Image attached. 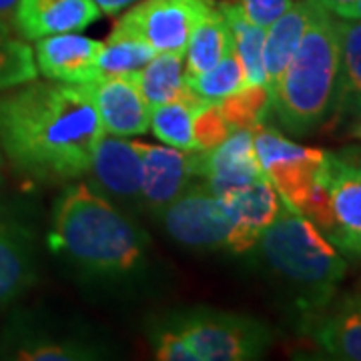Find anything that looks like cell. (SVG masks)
<instances>
[{
	"instance_id": "4dcf8cb0",
	"label": "cell",
	"mask_w": 361,
	"mask_h": 361,
	"mask_svg": "<svg viewBox=\"0 0 361 361\" xmlns=\"http://www.w3.org/2000/svg\"><path fill=\"white\" fill-rule=\"evenodd\" d=\"M295 0H237L245 18L259 28L271 26L283 13L293 6Z\"/></svg>"
},
{
	"instance_id": "d590c367",
	"label": "cell",
	"mask_w": 361,
	"mask_h": 361,
	"mask_svg": "<svg viewBox=\"0 0 361 361\" xmlns=\"http://www.w3.org/2000/svg\"><path fill=\"white\" fill-rule=\"evenodd\" d=\"M4 197H6V180H4L2 167H0V215H4Z\"/></svg>"
},
{
	"instance_id": "3957f363",
	"label": "cell",
	"mask_w": 361,
	"mask_h": 361,
	"mask_svg": "<svg viewBox=\"0 0 361 361\" xmlns=\"http://www.w3.org/2000/svg\"><path fill=\"white\" fill-rule=\"evenodd\" d=\"M255 247L271 275L293 293L305 315L334 301L348 271V263L329 239L285 201Z\"/></svg>"
},
{
	"instance_id": "ba28073f",
	"label": "cell",
	"mask_w": 361,
	"mask_h": 361,
	"mask_svg": "<svg viewBox=\"0 0 361 361\" xmlns=\"http://www.w3.org/2000/svg\"><path fill=\"white\" fill-rule=\"evenodd\" d=\"M161 223L179 245L213 251L227 245L229 219L205 180H191L161 213Z\"/></svg>"
},
{
	"instance_id": "2e32d148",
	"label": "cell",
	"mask_w": 361,
	"mask_h": 361,
	"mask_svg": "<svg viewBox=\"0 0 361 361\" xmlns=\"http://www.w3.org/2000/svg\"><path fill=\"white\" fill-rule=\"evenodd\" d=\"M103 11L94 0H18L13 28L25 40L78 32L97 23Z\"/></svg>"
},
{
	"instance_id": "ac0fdd59",
	"label": "cell",
	"mask_w": 361,
	"mask_h": 361,
	"mask_svg": "<svg viewBox=\"0 0 361 361\" xmlns=\"http://www.w3.org/2000/svg\"><path fill=\"white\" fill-rule=\"evenodd\" d=\"M37 277L35 237L6 213L0 215V311L25 293Z\"/></svg>"
},
{
	"instance_id": "277c9868",
	"label": "cell",
	"mask_w": 361,
	"mask_h": 361,
	"mask_svg": "<svg viewBox=\"0 0 361 361\" xmlns=\"http://www.w3.org/2000/svg\"><path fill=\"white\" fill-rule=\"evenodd\" d=\"M339 77L336 16L317 2L291 63L271 90V109L293 135H310L334 113Z\"/></svg>"
},
{
	"instance_id": "5b68a950",
	"label": "cell",
	"mask_w": 361,
	"mask_h": 361,
	"mask_svg": "<svg viewBox=\"0 0 361 361\" xmlns=\"http://www.w3.org/2000/svg\"><path fill=\"white\" fill-rule=\"evenodd\" d=\"M167 323L187 341L197 361L259 360L271 345L269 327L239 313L193 310Z\"/></svg>"
},
{
	"instance_id": "83f0119b",
	"label": "cell",
	"mask_w": 361,
	"mask_h": 361,
	"mask_svg": "<svg viewBox=\"0 0 361 361\" xmlns=\"http://www.w3.org/2000/svg\"><path fill=\"white\" fill-rule=\"evenodd\" d=\"M39 77L35 51L13 28L0 25V90L14 89Z\"/></svg>"
},
{
	"instance_id": "7402d4cb",
	"label": "cell",
	"mask_w": 361,
	"mask_h": 361,
	"mask_svg": "<svg viewBox=\"0 0 361 361\" xmlns=\"http://www.w3.org/2000/svg\"><path fill=\"white\" fill-rule=\"evenodd\" d=\"M207 103H211V101L201 99L189 87H185L179 99L151 106L149 129L155 133L159 141H163L169 147L193 153V151H197L193 129L195 115Z\"/></svg>"
},
{
	"instance_id": "52a82bcc",
	"label": "cell",
	"mask_w": 361,
	"mask_h": 361,
	"mask_svg": "<svg viewBox=\"0 0 361 361\" xmlns=\"http://www.w3.org/2000/svg\"><path fill=\"white\" fill-rule=\"evenodd\" d=\"M253 145L263 175L285 203L299 211L317 179L325 151L297 145L263 125L253 127Z\"/></svg>"
},
{
	"instance_id": "ffe728a7",
	"label": "cell",
	"mask_w": 361,
	"mask_h": 361,
	"mask_svg": "<svg viewBox=\"0 0 361 361\" xmlns=\"http://www.w3.org/2000/svg\"><path fill=\"white\" fill-rule=\"evenodd\" d=\"M2 357L20 361H89L99 360L101 349L78 337L47 336L18 327L6 336Z\"/></svg>"
},
{
	"instance_id": "9a60e30c",
	"label": "cell",
	"mask_w": 361,
	"mask_h": 361,
	"mask_svg": "<svg viewBox=\"0 0 361 361\" xmlns=\"http://www.w3.org/2000/svg\"><path fill=\"white\" fill-rule=\"evenodd\" d=\"M89 175L97 191L127 205H142L141 157L133 141L103 133L90 161Z\"/></svg>"
},
{
	"instance_id": "30bf717a",
	"label": "cell",
	"mask_w": 361,
	"mask_h": 361,
	"mask_svg": "<svg viewBox=\"0 0 361 361\" xmlns=\"http://www.w3.org/2000/svg\"><path fill=\"white\" fill-rule=\"evenodd\" d=\"M229 219L227 249L233 253H247L257 245L259 237L277 217L283 199L263 175L257 180L237 187L219 197Z\"/></svg>"
},
{
	"instance_id": "9c48e42d",
	"label": "cell",
	"mask_w": 361,
	"mask_h": 361,
	"mask_svg": "<svg viewBox=\"0 0 361 361\" xmlns=\"http://www.w3.org/2000/svg\"><path fill=\"white\" fill-rule=\"evenodd\" d=\"M319 177L327 185L334 215L327 239L345 255L361 259V165L345 155L325 153Z\"/></svg>"
},
{
	"instance_id": "5bb4252c",
	"label": "cell",
	"mask_w": 361,
	"mask_h": 361,
	"mask_svg": "<svg viewBox=\"0 0 361 361\" xmlns=\"http://www.w3.org/2000/svg\"><path fill=\"white\" fill-rule=\"evenodd\" d=\"M101 40L77 32H63L39 39L32 51L39 75L44 78L65 85H87L101 77Z\"/></svg>"
},
{
	"instance_id": "1f68e13d",
	"label": "cell",
	"mask_w": 361,
	"mask_h": 361,
	"mask_svg": "<svg viewBox=\"0 0 361 361\" xmlns=\"http://www.w3.org/2000/svg\"><path fill=\"white\" fill-rule=\"evenodd\" d=\"M155 357L161 361H197L187 341L169 323L155 334Z\"/></svg>"
},
{
	"instance_id": "8fae6325",
	"label": "cell",
	"mask_w": 361,
	"mask_h": 361,
	"mask_svg": "<svg viewBox=\"0 0 361 361\" xmlns=\"http://www.w3.org/2000/svg\"><path fill=\"white\" fill-rule=\"evenodd\" d=\"M195 173L217 197L263 177L255 155L253 129H233L217 147L195 151Z\"/></svg>"
},
{
	"instance_id": "d6986e66",
	"label": "cell",
	"mask_w": 361,
	"mask_h": 361,
	"mask_svg": "<svg viewBox=\"0 0 361 361\" xmlns=\"http://www.w3.org/2000/svg\"><path fill=\"white\" fill-rule=\"evenodd\" d=\"M317 0H295L293 6L283 13L275 23L265 28V44H263V65L267 75L269 92L281 78L287 65L291 63L299 42L305 35Z\"/></svg>"
},
{
	"instance_id": "e0dca14e",
	"label": "cell",
	"mask_w": 361,
	"mask_h": 361,
	"mask_svg": "<svg viewBox=\"0 0 361 361\" xmlns=\"http://www.w3.org/2000/svg\"><path fill=\"white\" fill-rule=\"evenodd\" d=\"M313 341L334 360L361 361V293L307 315Z\"/></svg>"
},
{
	"instance_id": "8d00e7d4",
	"label": "cell",
	"mask_w": 361,
	"mask_h": 361,
	"mask_svg": "<svg viewBox=\"0 0 361 361\" xmlns=\"http://www.w3.org/2000/svg\"><path fill=\"white\" fill-rule=\"evenodd\" d=\"M345 18H355V20H361V0H357V2L351 6V11H349Z\"/></svg>"
},
{
	"instance_id": "44dd1931",
	"label": "cell",
	"mask_w": 361,
	"mask_h": 361,
	"mask_svg": "<svg viewBox=\"0 0 361 361\" xmlns=\"http://www.w3.org/2000/svg\"><path fill=\"white\" fill-rule=\"evenodd\" d=\"M339 37V77L334 113L361 115V20L336 16Z\"/></svg>"
},
{
	"instance_id": "8992f818",
	"label": "cell",
	"mask_w": 361,
	"mask_h": 361,
	"mask_svg": "<svg viewBox=\"0 0 361 361\" xmlns=\"http://www.w3.org/2000/svg\"><path fill=\"white\" fill-rule=\"evenodd\" d=\"M215 6V0H141L113 30L145 40L157 52L185 54L193 30Z\"/></svg>"
},
{
	"instance_id": "6da1fadb",
	"label": "cell",
	"mask_w": 361,
	"mask_h": 361,
	"mask_svg": "<svg viewBox=\"0 0 361 361\" xmlns=\"http://www.w3.org/2000/svg\"><path fill=\"white\" fill-rule=\"evenodd\" d=\"M103 125L85 85L30 80L0 94V151L42 183L89 175Z\"/></svg>"
},
{
	"instance_id": "f1b7e54d",
	"label": "cell",
	"mask_w": 361,
	"mask_h": 361,
	"mask_svg": "<svg viewBox=\"0 0 361 361\" xmlns=\"http://www.w3.org/2000/svg\"><path fill=\"white\" fill-rule=\"evenodd\" d=\"M217 104L231 129H253L271 109V92L265 85H245Z\"/></svg>"
},
{
	"instance_id": "e575fe53",
	"label": "cell",
	"mask_w": 361,
	"mask_h": 361,
	"mask_svg": "<svg viewBox=\"0 0 361 361\" xmlns=\"http://www.w3.org/2000/svg\"><path fill=\"white\" fill-rule=\"evenodd\" d=\"M99 4V8L104 14H116L121 13L123 8H127L130 4H135L137 0H94Z\"/></svg>"
},
{
	"instance_id": "7a4b0ae2",
	"label": "cell",
	"mask_w": 361,
	"mask_h": 361,
	"mask_svg": "<svg viewBox=\"0 0 361 361\" xmlns=\"http://www.w3.org/2000/svg\"><path fill=\"white\" fill-rule=\"evenodd\" d=\"M47 243L92 279H123L141 267L149 237L89 183L63 191L52 209Z\"/></svg>"
},
{
	"instance_id": "836d02e7",
	"label": "cell",
	"mask_w": 361,
	"mask_h": 361,
	"mask_svg": "<svg viewBox=\"0 0 361 361\" xmlns=\"http://www.w3.org/2000/svg\"><path fill=\"white\" fill-rule=\"evenodd\" d=\"M16 4H18V0H0V25L13 28V18L14 11H16Z\"/></svg>"
},
{
	"instance_id": "f35d334b",
	"label": "cell",
	"mask_w": 361,
	"mask_h": 361,
	"mask_svg": "<svg viewBox=\"0 0 361 361\" xmlns=\"http://www.w3.org/2000/svg\"><path fill=\"white\" fill-rule=\"evenodd\" d=\"M2 161H4V157H2V151H0V167H2Z\"/></svg>"
},
{
	"instance_id": "74e56055",
	"label": "cell",
	"mask_w": 361,
	"mask_h": 361,
	"mask_svg": "<svg viewBox=\"0 0 361 361\" xmlns=\"http://www.w3.org/2000/svg\"><path fill=\"white\" fill-rule=\"evenodd\" d=\"M353 135H355V137H360V139H361V123L357 125V129L353 130Z\"/></svg>"
},
{
	"instance_id": "d4e9b609",
	"label": "cell",
	"mask_w": 361,
	"mask_h": 361,
	"mask_svg": "<svg viewBox=\"0 0 361 361\" xmlns=\"http://www.w3.org/2000/svg\"><path fill=\"white\" fill-rule=\"evenodd\" d=\"M231 28L235 52L245 68L247 85H265L267 75L263 65V44H265V28H259L245 18L237 2H221L217 4Z\"/></svg>"
},
{
	"instance_id": "f546056e",
	"label": "cell",
	"mask_w": 361,
	"mask_h": 361,
	"mask_svg": "<svg viewBox=\"0 0 361 361\" xmlns=\"http://www.w3.org/2000/svg\"><path fill=\"white\" fill-rule=\"evenodd\" d=\"M193 129L197 151H207V149L217 147L219 142L229 137V133L233 130L231 125L225 121L217 103H207L197 111Z\"/></svg>"
},
{
	"instance_id": "d6a6232c",
	"label": "cell",
	"mask_w": 361,
	"mask_h": 361,
	"mask_svg": "<svg viewBox=\"0 0 361 361\" xmlns=\"http://www.w3.org/2000/svg\"><path fill=\"white\" fill-rule=\"evenodd\" d=\"M322 4L325 11L334 14V16H339V18H345L348 13L351 11V6L357 2V0H317Z\"/></svg>"
},
{
	"instance_id": "484cf974",
	"label": "cell",
	"mask_w": 361,
	"mask_h": 361,
	"mask_svg": "<svg viewBox=\"0 0 361 361\" xmlns=\"http://www.w3.org/2000/svg\"><path fill=\"white\" fill-rule=\"evenodd\" d=\"M157 51L147 44L145 40L123 35V32H111L103 49L99 52V71L103 75H127L137 73L147 65Z\"/></svg>"
},
{
	"instance_id": "4316f807",
	"label": "cell",
	"mask_w": 361,
	"mask_h": 361,
	"mask_svg": "<svg viewBox=\"0 0 361 361\" xmlns=\"http://www.w3.org/2000/svg\"><path fill=\"white\" fill-rule=\"evenodd\" d=\"M185 82L201 99L211 101V103H219L229 94L245 87L247 75L237 52L233 49L213 68H209L207 73L197 75V77H185Z\"/></svg>"
},
{
	"instance_id": "603a6c76",
	"label": "cell",
	"mask_w": 361,
	"mask_h": 361,
	"mask_svg": "<svg viewBox=\"0 0 361 361\" xmlns=\"http://www.w3.org/2000/svg\"><path fill=\"white\" fill-rule=\"evenodd\" d=\"M235 49L231 28L215 6L193 30L185 51V77L203 75Z\"/></svg>"
},
{
	"instance_id": "4fadbf2b",
	"label": "cell",
	"mask_w": 361,
	"mask_h": 361,
	"mask_svg": "<svg viewBox=\"0 0 361 361\" xmlns=\"http://www.w3.org/2000/svg\"><path fill=\"white\" fill-rule=\"evenodd\" d=\"M133 145L141 157L142 205L159 215L197 177L195 151L187 153L141 141H133Z\"/></svg>"
},
{
	"instance_id": "cb8c5ba5",
	"label": "cell",
	"mask_w": 361,
	"mask_h": 361,
	"mask_svg": "<svg viewBox=\"0 0 361 361\" xmlns=\"http://www.w3.org/2000/svg\"><path fill=\"white\" fill-rule=\"evenodd\" d=\"M183 68H185V54L157 52L141 71L133 73L149 109L179 99L180 92L187 87Z\"/></svg>"
},
{
	"instance_id": "7c38bea8",
	"label": "cell",
	"mask_w": 361,
	"mask_h": 361,
	"mask_svg": "<svg viewBox=\"0 0 361 361\" xmlns=\"http://www.w3.org/2000/svg\"><path fill=\"white\" fill-rule=\"evenodd\" d=\"M85 89L92 99L104 133L115 137H135L149 130L151 109L142 99L133 73L103 75Z\"/></svg>"
}]
</instances>
